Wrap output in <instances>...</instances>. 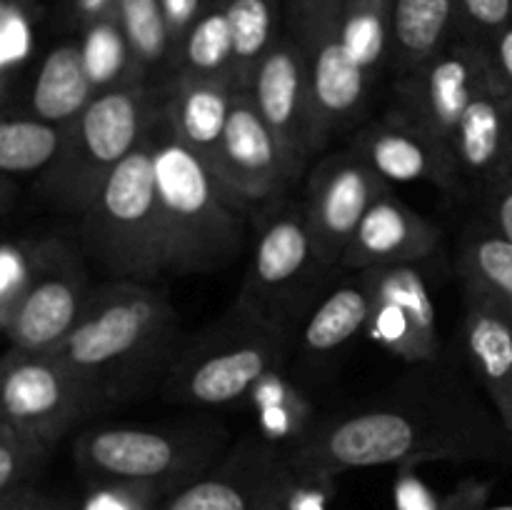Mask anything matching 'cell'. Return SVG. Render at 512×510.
Instances as JSON below:
<instances>
[{"label": "cell", "instance_id": "obj_1", "mask_svg": "<svg viewBox=\"0 0 512 510\" xmlns=\"http://www.w3.org/2000/svg\"><path fill=\"white\" fill-rule=\"evenodd\" d=\"M508 445L503 420L473 388L430 363L413 365V373L365 403L315 420L288 458L300 483H320L380 465L500 460Z\"/></svg>", "mask_w": 512, "mask_h": 510}, {"label": "cell", "instance_id": "obj_2", "mask_svg": "<svg viewBox=\"0 0 512 510\" xmlns=\"http://www.w3.org/2000/svg\"><path fill=\"white\" fill-rule=\"evenodd\" d=\"M183 323L155 283L108 280L53 353L78 375L93 410H108L160 390L183 348Z\"/></svg>", "mask_w": 512, "mask_h": 510}, {"label": "cell", "instance_id": "obj_3", "mask_svg": "<svg viewBox=\"0 0 512 510\" xmlns=\"http://www.w3.org/2000/svg\"><path fill=\"white\" fill-rule=\"evenodd\" d=\"M168 273L228 268L245 245V210L220 175L170 130L160 113L150 130Z\"/></svg>", "mask_w": 512, "mask_h": 510}, {"label": "cell", "instance_id": "obj_4", "mask_svg": "<svg viewBox=\"0 0 512 510\" xmlns=\"http://www.w3.org/2000/svg\"><path fill=\"white\" fill-rule=\"evenodd\" d=\"M293 348V335L233 303L185 340L158 393L168 403L223 408L275 373Z\"/></svg>", "mask_w": 512, "mask_h": 510}, {"label": "cell", "instance_id": "obj_5", "mask_svg": "<svg viewBox=\"0 0 512 510\" xmlns=\"http://www.w3.org/2000/svg\"><path fill=\"white\" fill-rule=\"evenodd\" d=\"M163 113V90L128 83L98 93L70 125L58 158L38 178L48 203L83 215L115 168L148 138Z\"/></svg>", "mask_w": 512, "mask_h": 510}, {"label": "cell", "instance_id": "obj_6", "mask_svg": "<svg viewBox=\"0 0 512 510\" xmlns=\"http://www.w3.org/2000/svg\"><path fill=\"white\" fill-rule=\"evenodd\" d=\"M80 243L110 280L155 283L168 275L150 133L80 215Z\"/></svg>", "mask_w": 512, "mask_h": 510}, {"label": "cell", "instance_id": "obj_7", "mask_svg": "<svg viewBox=\"0 0 512 510\" xmlns=\"http://www.w3.org/2000/svg\"><path fill=\"white\" fill-rule=\"evenodd\" d=\"M228 440L218 420L173 425H110L75 440V460L90 478L123 485H183L213 468Z\"/></svg>", "mask_w": 512, "mask_h": 510}, {"label": "cell", "instance_id": "obj_8", "mask_svg": "<svg viewBox=\"0 0 512 510\" xmlns=\"http://www.w3.org/2000/svg\"><path fill=\"white\" fill-rule=\"evenodd\" d=\"M333 273L315 243L305 205L275 200L265 205L258 223L253 258L235 303L295 338Z\"/></svg>", "mask_w": 512, "mask_h": 510}, {"label": "cell", "instance_id": "obj_9", "mask_svg": "<svg viewBox=\"0 0 512 510\" xmlns=\"http://www.w3.org/2000/svg\"><path fill=\"white\" fill-rule=\"evenodd\" d=\"M0 420L53 448L78 420L93 415L88 390L53 353L10 348L0 365Z\"/></svg>", "mask_w": 512, "mask_h": 510}, {"label": "cell", "instance_id": "obj_10", "mask_svg": "<svg viewBox=\"0 0 512 510\" xmlns=\"http://www.w3.org/2000/svg\"><path fill=\"white\" fill-rule=\"evenodd\" d=\"M493 83L488 48L460 33L423 68L395 78L388 110L423 125L453 150L460 120Z\"/></svg>", "mask_w": 512, "mask_h": 510}, {"label": "cell", "instance_id": "obj_11", "mask_svg": "<svg viewBox=\"0 0 512 510\" xmlns=\"http://www.w3.org/2000/svg\"><path fill=\"white\" fill-rule=\"evenodd\" d=\"M298 485L288 450L245 435L213 468L175 490L160 510H288Z\"/></svg>", "mask_w": 512, "mask_h": 510}, {"label": "cell", "instance_id": "obj_12", "mask_svg": "<svg viewBox=\"0 0 512 510\" xmlns=\"http://www.w3.org/2000/svg\"><path fill=\"white\" fill-rule=\"evenodd\" d=\"M83 258L60 238H40L38 268L3 333L10 348L43 353L70 335L93 295Z\"/></svg>", "mask_w": 512, "mask_h": 510}, {"label": "cell", "instance_id": "obj_13", "mask_svg": "<svg viewBox=\"0 0 512 510\" xmlns=\"http://www.w3.org/2000/svg\"><path fill=\"white\" fill-rule=\"evenodd\" d=\"M373 295L365 335L408 365L440 360L438 308L418 265L365 270Z\"/></svg>", "mask_w": 512, "mask_h": 510}, {"label": "cell", "instance_id": "obj_14", "mask_svg": "<svg viewBox=\"0 0 512 510\" xmlns=\"http://www.w3.org/2000/svg\"><path fill=\"white\" fill-rule=\"evenodd\" d=\"M215 173L248 208L280 200L303 173L258 113L248 90H238L233 100Z\"/></svg>", "mask_w": 512, "mask_h": 510}, {"label": "cell", "instance_id": "obj_15", "mask_svg": "<svg viewBox=\"0 0 512 510\" xmlns=\"http://www.w3.org/2000/svg\"><path fill=\"white\" fill-rule=\"evenodd\" d=\"M248 95L300 170L323 148L310 98L308 60L293 35H280L248 83Z\"/></svg>", "mask_w": 512, "mask_h": 510}, {"label": "cell", "instance_id": "obj_16", "mask_svg": "<svg viewBox=\"0 0 512 510\" xmlns=\"http://www.w3.org/2000/svg\"><path fill=\"white\" fill-rule=\"evenodd\" d=\"M385 190H390L388 180L380 178L350 148L315 165L303 205L320 255L330 268L338 270L360 220Z\"/></svg>", "mask_w": 512, "mask_h": 510}, {"label": "cell", "instance_id": "obj_17", "mask_svg": "<svg viewBox=\"0 0 512 510\" xmlns=\"http://www.w3.org/2000/svg\"><path fill=\"white\" fill-rule=\"evenodd\" d=\"M348 148L388 183H428L460 198L453 150L438 135L393 110L363 125Z\"/></svg>", "mask_w": 512, "mask_h": 510}, {"label": "cell", "instance_id": "obj_18", "mask_svg": "<svg viewBox=\"0 0 512 510\" xmlns=\"http://www.w3.org/2000/svg\"><path fill=\"white\" fill-rule=\"evenodd\" d=\"M293 38L305 50L315 123L323 143H328L338 130L358 120L373 83L345 50L340 40V18L325 20Z\"/></svg>", "mask_w": 512, "mask_h": 510}, {"label": "cell", "instance_id": "obj_19", "mask_svg": "<svg viewBox=\"0 0 512 510\" xmlns=\"http://www.w3.org/2000/svg\"><path fill=\"white\" fill-rule=\"evenodd\" d=\"M460 198L480 200L485 190L512 178V93L495 83L470 105L453 138Z\"/></svg>", "mask_w": 512, "mask_h": 510}, {"label": "cell", "instance_id": "obj_20", "mask_svg": "<svg viewBox=\"0 0 512 510\" xmlns=\"http://www.w3.org/2000/svg\"><path fill=\"white\" fill-rule=\"evenodd\" d=\"M440 228L405 200L385 190L360 220L338 270H370L418 265L440 245Z\"/></svg>", "mask_w": 512, "mask_h": 510}, {"label": "cell", "instance_id": "obj_21", "mask_svg": "<svg viewBox=\"0 0 512 510\" xmlns=\"http://www.w3.org/2000/svg\"><path fill=\"white\" fill-rule=\"evenodd\" d=\"M238 85L173 73L163 88V118L170 130L210 168H218L220 140L225 135Z\"/></svg>", "mask_w": 512, "mask_h": 510}, {"label": "cell", "instance_id": "obj_22", "mask_svg": "<svg viewBox=\"0 0 512 510\" xmlns=\"http://www.w3.org/2000/svg\"><path fill=\"white\" fill-rule=\"evenodd\" d=\"M463 303L465 358L505 425L512 415V310L473 293H463Z\"/></svg>", "mask_w": 512, "mask_h": 510}, {"label": "cell", "instance_id": "obj_23", "mask_svg": "<svg viewBox=\"0 0 512 510\" xmlns=\"http://www.w3.org/2000/svg\"><path fill=\"white\" fill-rule=\"evenodd\" d=\"M373 295L365 270H343V278L325 288L295 333V348L310 360L338 353L355 335L365 333Z\"/></svg>", "mask_w": 512, "mask_h": 510}, {"label": "cell", "instance_id": "obj_24", "mask_svg": "<svg viewBox=\"0 0 512 510\" xmlns=\"http://www.w3.org/2000/svg\"><path fill=\"white\" fill-rule=\"evenodd\" d=\"M460 33L458 0H393L390 68L395 78L423 68Z\"/></svg>", "mask_w": 512, "mask_h": 510}, {"label": "cell", "instance_id": "obj_25", "mask_svg": "<svg viewBox=\"0 0 512 510\" xmlns=\"http://www.w3.org/2000/svg\"><path fill=\"white\" fill-rule=\"evenodd\" d=\"M95 85L85 68L78 43H60L50 50L30 88V113L58 125H70L95 98Z\"/></svg>", "mask_w": 512, "mask_h": 510}, {"label": "cell", "instance_id": "obj_26", "mask_svg": "<svg viewBox=\"0 0 512 510\" xmlns=\"http://www.w3.org/2000/svg\"><path fill=\"white\" fill-rule=\"evenodd\" d=\"M463 293L480 295L512 310V243L483 218L463 230L455 250Z\"/></svg>", "mask_w": 512, "mask_h": 510}, {"label": "cell", "instance_id": "obj_27", "mask_svg": "<svg viewBox=\"0 0 512 510\" xmlns=\"http://www.w3.org/2000/svg\"><path fill=\"white\" fill-rule=\"evenodd\" d=\"M175 73L235 83V48L223 0H210L175 53ZM238 85V83H235Z\"/></svg>", "mask_w": 512, "mask_h": 510}, {"label": "cell", "instance_id": "obj_28", "mask_svg": "<svg viewBox=\"0 0 512 510\" xmlns=\"http://www.w3.org/2000/svg\"><path fill=\"white\" fill-rule=\"evenodd\" d=\"M340 40L370 83L390 65L393 48V0H343Z\"/></svg>", "mask_w": 512, "mask_h": 510}, {"label": "cell", "instance_id": "obj_29", "mask_svg": "<svg viewBox=\"0 0 512 510\" xmlns=\"http://www.w3.org/2000/svg\"><path fill=\"white\" fill-rule=\"evenodd\" d=\"M65 140V125L33 113L5 115L0 123V170L5 175H40L55 163Z\"/></svg>", "mask_w": 512, "mask_h": 510}, {"label": "cell", "instance_id": "obj_30", "mask_svg": "<svg viewBox=\"0 0 512 510\" xmlns=\"http://www.w3.org/2000/svg\"><path fill=\"white\" fill-rule=\"evenodd\" d=\"M283 0H223L235 48V83L248 88L255 68L280 38L278 20Z\"/></svg>", "mask_w": 512, "mask_h": 510}, {"label": "cell", "instance_id": "obj_31", "mask_svg": "<svg viewBox=\"0 0 512 510\" xmlns=\"http://www.w3.org/2000/svg\"><path fill=\"white\" fill-rule=\"evenodd\" d=\"M115 18L128 40L140 83H148L145 78L155 70H163L165 65H170L175 73L173 40L160 0H118Z\"/></svg>", "mask_w": 512, "mask_h": 510}, {"label": "cell", "instance_id": "obj_32", "mask_svg": "<svg viewBox=\"0 0 512 510\" xmlns=\"http://www.w3.org/2000/svg\"><path fill=\"white\" fill-rule=\"evenodd\" d=\"M80 50H83L85 68H88L90 80H93L95 93H105V90L118 88V85L140 83L128 40H125L115 13L108 15V18L95 20L85 28Z\"/></svg>", "mask_w": 512, "mask_h": 510}, {"label": "cell", "instance_id": "obj_33", "mask_svg": "<svg viewBox=\"0 0 512 510\" xmlns=\"http://www.w3.org/2000/svg\"><path fill=\"white\" fill-rule=\"evenodd\" d=\"M40 240L8 238L0 250V328L18 308L38 268Z\"/></svg>", "mask_w": 512, "mask_h": 510}, {"label": "cell", "instance_id": "obj_34", "mask_svg": "<svg viewBox=\"0 0 512 510\" xmlns=\"http://www.w3.org/2000/svg\"><path fill=\"white\" fill-rule=\"evenodd\" d=\"M48 453L50 450L45 445L25 438L13 425L0 420V490L3 495L20 490V485L35 473L40 460Z\"/></svg>", "mask_w": 512, "mask_h": 510}, {"label": "cell", "instance_id": "obj_35", "mask_svg": "<svg viewBox=\"0 0 512 510\" xmlns=\"http://www.w3.org/2000/svg\"><path fill=\"white\" fill-rule=\"evenodd\" d=\"M463 35L488 43L512 20V0H458Z\"/></svg>", "mask_w": 512, "mask_h": 510}, {"label": "cell", "instance_id": "obj_36", "mask_svg": "<svg viewBox=\"0 0 512 510\" xmlns=\"http://www.w3.org/2000/svg\"><path fill=\"white\" fill-rule=\"evenodd\" d=\"M343 0H285L290 35H300L325 20L340 18Z\"/></svg>", "mask_w": 512, "mask_h": 510}, {"label": "cell", "instance_id": "obj_37", "mask_svg": "<svg viewBox=\"0 0 512 510\" xmlns=\"http://www.w3.org/2000/svg\"><path fill=\"white\" fill-rule=\"evenodd\" d=\"M480 218L512 243V178L480 195Z\"/></svg>", "mask_w": 512, "mask_h": 510}, {"label": "cell", "instance_id": "obj_38", "mask_svg": "<svg viewBox=\"0 0 512 510\" xmlns=\"http://www.w3.org/2000/svg\"><path fill=\"white\" fill-rule=\"evenodd\" d=\"M210 0H160L163 5L165 23H168L170 40H173V53H178L180 43L185 40L188 30L193 28L195 20L200 18Z\"/></svg>", "mask_w": 512, "mask_h": 510}, {"label": "cell", "instance_id": "obj_39", "mask_svg": "<svg viewBox=\"0 0 512 510\" xmlns=\"http://www.w3.org/2000/svg\"><path fill=\"white\" fill-rule=\"evenodd\" d=\"M483 45L488 48L490 63H493V70L495 75H498L500 85L512 93V20Z\"/></svg>", "mask_w": 512, "mask_h": 510}, {"label": "cell", "instance_id": "obj_40", "mask_svg": "<svg viewBox=\"0 0 512 510\" xmlns=\"http://www.w3.org/2000/svg\"><path fill=\"white\" fill-rule=\"evenodd\" d=\"M505 430H508V438H510V443H512V415H510L508 423H505Z\"/></svg>", "mask_w": 512, "mask_h": 510}, {"label": "cell", "instance_id": "obj_41", "mask_svg": "<svg viewBox=\"0 0 512 510\" xmlns=\"http://www.w3.org/2000/svg\"><path fill=\"white\" fill-rule=\"evenodd\" d=\"M485 510H512V505H498V508H485Z\"/></svg>", "mask_w": 512, "mask_h": 510}]
</instances>
